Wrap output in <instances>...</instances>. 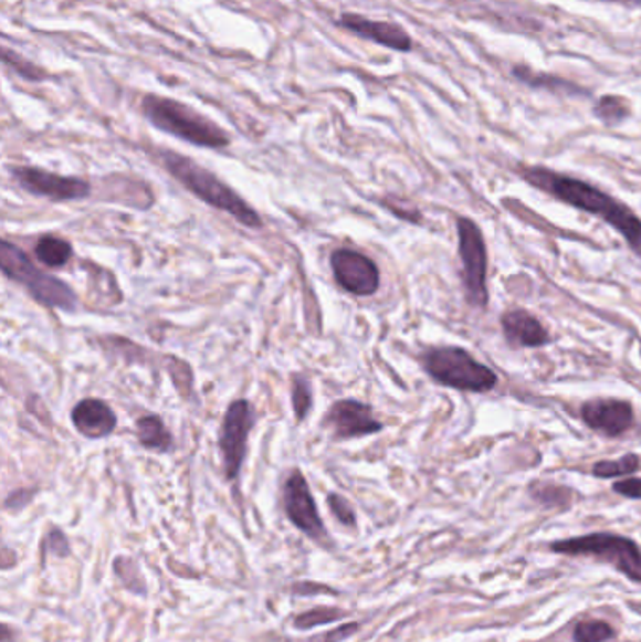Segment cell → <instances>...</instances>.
Wrapping results in <instances>:
<instances>
[{
    "mask_svg": "<svg viewBox=\"0 0 641 642\" xmlns=\"http://www.w3.org/2000/svg\"><path fill=\"white\" fill-rule=\"evenodd\" d=\"M514 75L517 80H522L523 83L527 85H533V87H544L551 88V91H560V93H581V88L574 87L568 82H563L559 77H547V75H538L535 72H528L525 66H516L514 69Z\"/></svg>",
    "mask_w": 641,
    "mask_h": 642,
    "instance_id": "cell-22",
    "label": "cell"
},
{
    "mask_svg": "<svg viewBox=\"0 0 641 642\" xmlns=\"http://www.w3.org/2000/svg\"><path fill=\"white\" fill-rule=\"evenodd\" d=\"M136 434H138L139 443L144 445L145 450L166 453L174 448V436L158 415L139 418L138 423H136Z\"/></svg>",
    "mask_w": 641,
    "mask_h": 642,
    "instance_id": "cell-17",
    "label": "cell"
},
{
    "mask_svg": "<svg viewBox=\"0 0 641 642\" xmlns=\"http://www.w3.org/2000/svg\"><path fill=\"white\" fill-rule=\"evenodd\" d=\"M606 2H617V4H627V7L641 8V0H606Z\"/></svg>",
    "mask_w": 641,
    "mask_h": 642,
    "instance_id": "cell-31",
    "label": "cell"
},
{
    "mask_svg": "<svg viewBox=\"0 0 641 642\" xmlns=\"http://www.w3.org/2000/svg\"><path fill=\"white\" fill-rule=\"evenodd\" d=\"M34 254H36V260L45 267L57 269L70 262L74 250H72V244L66 239L45 235L36 243Z\"/></svg>",
    "mask_w": 641,
    "mask_h": 642,
    "instance_id": "cell-18",
    "label": "cell"
},
{
    "mask_svg": "<svg viewBox=\"0 0 641 642\" xmlns=\"http://www.w3.org/2000/svg\"><path fill=\"white\" fill-rule=\"evenodd\" d=\"M551 549L566 556H592L610 564L629 579L641 582V549L629 537L598 532L589 536L570 537L551 545Z\"/></svg>",
    "mask_w": 641,
    "mask_h": 642,
    "instance_id": "cell-6",
    "label": "cell"
},
{
    "mask_svg": "<svg viewBox=\"0 0 641 642\" xmlns=\"http://www.w3.org/2000/svg\"><path fill=\"white\" fill-rule=\"evenodd\" d=\"M139 109L157 130L201 149H227L232 144L230 134L214 120L170 96L144 94Z\"/></svg>",
    "mask_w": 641,
    "mask_h": 642,
    "instance_id": "cell-3",
    "label": "cell"
},
{
    "mask_svg": "<svg viewBox=\"0 0 641 642\" xmlns=\"http://www.w3.org/2000/svg\"><path fill=\"white\" fill-rule=\"evenodd\" d=\"M327 505L339 523L345 524V526H356V513H354V507L348 499L343 498L340 494H329Z\"/></svg>",
    "mask_w": 641,
    "mask_h": 642,
    "instance_id": "cell-26",
    "label": "cell"
},
{
    "mask_svg": "<svg viewBox=\"0 0 641 642\" xmlns=\"http://www.w3.org/2000/svg\"><path fill=\"white\" fill-rule=\"evenodd\" d=\"M458 239H460V256L463 262V284L466 290L469 305L485 311L490 303L487 292V246L480 225L466 217H458Z\"/></svg>",
    "mask_w": 641,
    "mask_h": 642,
    "instance_id": "cell-7",
    "label": "cell"
},
{
    "mask_svg": "<svg viewBox=\"0 0 641 642\" xmlns=\"http://www.w3.org/2000/svg\"><path fill=\"white\" fill-rule=\"evenodd\" d=\"M0 267L10 281L18 282L25 287L34 301H39L40 305L66 311V313L76 308L77 299L72 287L55 276L42 273L20 246L2 241L0 244Z\"/></svg>",
    "mask_w": 641,
    "mask_h": 642,
    "instance_id": "cell-5",
    "label": "cell"
},
{
    "mask_svg": "<svg viewBox=\"0 0 641 642\" xmlns=\"http://www.w3.org/2000/svg\"><path fill=\"white\" fill-rule=\"evenodd\" d=\"M2 64H4V69L10 70L18 77L29 83H42L51 77L48 70L42 69L36 63H32V61H29V59H25L12 48H8V45H2Z\"/></svg>",
    "mask_w": 641,
    "mask_h": 642,
    "instance_id": "cell-19",
    "label": "cell"
},
{
    "mask_svg": "<svg viewBox=\"0 0 641 642\" xmlns=\"http://www.w3.org/2000/svg\"><path fill=\"white\" fill-rule=\"evenodd\" d=\"M10 173L13 181H18L23 190L45 200H85L91 193V185L80 177H64V175L51 173V171L32 168V166H15V168H10Z\"/></svg>",
    "mask_w": 641,
    "mask_h": 642,
    "instance_id": "cell-10",
    "label": "cell"
},
{
    "mask_svg": "<svg viewBox=\"0 0 641 642\" xmlns=\"http://www.w3.org/2000/svg\"><path fill=\"white\" fill-rule=\"evenodd\" d=\"M345 617V611L335 609V607H318L313 611L303 612L294 620V625L297 630H311L315 625L332 624L335 620H340Z\"/></svg>",
    "mask_w": 641,
    "mask_h": 642,
    "instance_id": "cell-23",
    "label": "cell"
},
{
    "mask_svg": "<svg viewBox=\"0 0 641 642\" xmlns=\"http://www.w3.org/2000/svg\"><path fill=\"white\" fill-rule=\"evenodd\" d=\"M356 628H358V624L343 625L339 630H335L334 633H327L326 642H340L343 639H346V636L353 635Z\"/></svg>",
    "mask_w": 641,
    "mask_h": 642,
    "instance_id": "cell-29",
    "label": "cell"
},
{
    "mask_svg": "<svg viewBox=\"0 0 641 642\" xmlns=\"http://www.w3.org/2000/svg\"><path fill=\"white\" fill-rule=\"evenodd\" d=\"M294 592L296 593H313V592H326V593H334V590H332V588H327V587H313L311 588V590H307V588H305V582H303L302 587H294Z\"/></svg>",
    "mask_w": 641,
    "mask_h": 642,
    "instance_id": "cell-30",
    "label": "cell"
},
{
    "mask_svg": "<svg viewBox=\"0 0 641 642\" xmlns=\"http://www.w3.org/2000/svg\"><path fill=\"white\" fill-rule=\"evenodd\" d=\"M501 325L506 340L517 348H542L551 340L540 319L523 308L504 314Z\"/></svg>",
    "mask_w": 641,
    "mask_h": 642,
    "instance_id": "cell-16",
    "label": "cell"
},
{
    "mask_svg": "<svg viewBox=\"0 0 641 642\" xmlns=\"http://www.w3.org/2000/svg\"><path fill=\"white\" fill-rule=\"evenodd\" d=\"M641 466L640 456L634 453L616 459V461H600L592 466V474L600 480H610V477H621V475L634 474Z\"/></svg>",
    "mask_w": 641,
    "mask_h": 642,
    "instance_id": "cell-21",
    "label": "cell"
},
{
    "mask_svg": "<svg viewBox=\"0 0 641 642\" xmlns=\"http://www.w3.org/2000/svg\"><path fill=\"white\" fill-rule=\"evenodd\" d=\"M335 281L348 294L358 297L375 295L380 287V269L371 257L358 250L339 249L332 254Z\"/></svg>",
    "mask_w": 641,
    "mask_h": 642,
    "instance_id": "cell-11",
    "label": "cell"
},
{
    "mask_svg": "<svg viewBox=\"0 0 641 642\" xmlns=\"http://www.w3.org/2000/svg\"><path fill=\"white\" fill-rule=\"evenodd\" d=\"M326 427H329L335 440L371 436L383 429V424L372 415L371 406L353 399L337 400L329 408Z\"/></svg>",
    "mask_w": 641,
    "mask_h": 642,
    "instance_id": "cell-13",
    "label": "cell"
},
{
    "mask_svg": "<svg viewBox=\"0 0 641 642\" xmlns=\"http://www.w3.org/2000/svg\"><path fill=\"white\" fill-rule=\"evenodd\" d=\"M158 158H160L166 171L177 182H181L182 187L187 188L189 192L195 193L198 200L219 209V211L228 212L232 219L238 220L245 228H251V230H260L264 225V220H262L259 212L254 211L241 198L240 193L228 187L227 182H222L209 169L195 162L192 158L168 149L160 150Z\"/></svg>",
    "mask_w": 641,
    "mask_h": 642,
    "instance_id": "cell-2",
    "label": "cell"
},
{
    "mask_svg": "<svg viewBox=\"0 0 641 642\" xmlns=\"http://www.w3.org/2000/svg\"><path fill=\"white\" fill-rule=\"evenodd\" d=\"M45 545H48V550L55 552L57 556H69V541H66V537L61 530H51L45 537Z\"/></svg>",
    "mask_w": 641,
    "mask_h": 642,
    "instance_id": "cell-28",
    "label": "cell"
},
{
    "mask_svg": "<svg viewBox=\"0 0 641 642\" xmlns=\"http://www.w3.org/2000/svg\"><path fill=\"white\" fill-rule=\"evenodd\" d=\"M72 423L76 431L88 440H101L115 431L117 415L104 400L85 399L72 410Z\"/></svg>",
    "mask_w": 641,
    "mask_h": 642,
    "instance_id": "cell-15",
    "label": "cell"
},
{
    "mask_svg": "<svg viewBox=\"0 0 641 642\" xmlns=\"http://www.w3.org/2000/svg\"><path fill=\"white\" fill-rule=\"evenodd\" d=\"M284 512L290 523L302 530L305 536L311 537L313 541H326L327 532L322 520L315 498L311 494L305 475L302 470H294L284 481L283 486Z\"/></svg>",
    "mask_w": 641,
    "mask_h": 642,
    "instance_id": "cell-9",
    "label": "cell"
},
{
    "mask_svg": "<svg viewBox=\"0 0 641 642\" xmlns=\"http://www.w3.org/2000/svg\"><path fill=\"white\" fill-rule=\"evenodd\" d=\"M584 423L606 438H619L634 424V408L627 400L595 399L581 406Z\"/></svg>",
    "mask_w": 641,
    "mask_h": 642,
    "instance_id": "cell-14",
    "label": "cell"
},
{
    "mask_svg": "<svg viewBox=\"0 0 641 642\" xmlns=\"http://www.w3.org/2000/svg\"><path fill=\"white\" fill-rule=\"evenodd\" d=\"M522 177L530 187L554 196L555 200L603 220L629 243L635 256L641 257V219L627 203L589 182L570 175L557 173L554 169L540 166L522 168Z\"/></svg>",
    "mask_w": 641,
    "mask_h": 642,
    "instance_id": "cell-1",
    "label": "cell"
},
{
    "mask_svg": "<svg viewBox=\"0 0 641 642\" xmlns=\"http://www.w3.org/2000/svg\"><path fill=\"white\" fill-rule=\"evenodd\" d=\"M613 491L624 498L641 499V477H630V480L617 481Z\"/></svg>",
    "mask_w": 641,
    "mask_h": 642,
    "instance_id": "cell-27",
    "label": "cell"
},
{
    "mask_svg": "<svg viewBox=\"0 0 641 642\" xmlns=\"http://www.w3.org/2000/svg\"><path fill=\"white\" fill-rule=\"evenodd\" d=\"M592 113L603 125L619 126L629 119L632 107L627 98L617 96V94H606L602 98H598L597 104L592 107Z\"/></svg>",
    "mask_w": 641,
    "mask_h": 642,
    "instance_id": "cell-20",
    "label": "cell"
},
{
    "mask_svg": "<svg viewBox=\"0 0 641 642\" xmlns=\"http://www.w3.org/2000/svg\"><path fill=\"white\" fill-rule=\"evenodd\" d=\"M254 423H256V413L252 410L249 400H235L224 413L219 445H221L222 466H224L227 480H238L240 475L241 466L245 462L246 448H249V434Z\"/></svg>",
    "mask_w": 641,
    "mask_h": 642,
    "instance_id": "cell-8",
    "label": "cell"
},
{
    "mask_svg": "<svg viewBox=\"0 0 641 642\" xmlns=\"http://www.w3.org/2000/svg\"><path fill=\"white\" fill-rule=\"evenodd\" d=\"M292 404H294L297 421L307 418L313 406V387L305 376H296L292 381Z\"/></svg>",
    "mask_w": 641,
    "mask_h": 642,
    "instance_id": "cell-24",
    "label": "cell"
},
{
    "mask_svg": "<svg viewBox=\"0 0 641 642\" xmlns=\"http://www.w3.org/2000/svg\"><path fill=\"white\" fill-rule=\"evenodd\" d=\"M423 368L439 386L463 393H490L497 387V375L480 362L466 349L458 346H439L421 356Z\"/></svg>",
    "mask_w": 641,
    "mask_h": 642,
    "instance_id": "cell-4",
    "label": "cell"
},
{
    "mask_svg": "<svg viewBox=\"0 0 641 642\" xmlns=\"http://www.w3.org/2000/svg\"><path fill=\"white\" fill-rule=\"evenodd\" d=\"M335 25L343 31L350 32L354 36L372 42V44L382 45L388 50L401 51L409 53L414 48L412 36L404 31L401 25L391 23V21H378V19L365 18L359 13L345 12L340 13Z\"/></svg>",
    "mask_w": 641,
    "mask_h": 642,
    "instance_id": "cell-12",
    "label": "cell"
},
{
    "mask_svg": "<svg viewBox=\"0 0 641 642\" xmlns=\"http://www.w3.org/2000/svg\"><path fill=\"white\" fill-rule=\"evenodd\" d=\"M613 636V628L602 620H589L574 630V641L576 642H603Z\"/></svg>",
    "mask_w": 641,
    "mask_h": 642,
    "instance_id": "cell-25",
    "label": "cell"
}]
</instances>
